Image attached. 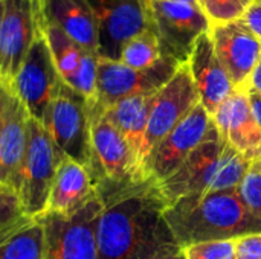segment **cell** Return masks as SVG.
<instances>
[{
  "label": "cell",
  "mask_w": 261,
  "mask_h": 259,
  "mask_svg": "<svg viewBox=\"0 0 261 259\" xmlns=\"http://www.w3.org/2000/svg\"><path fill=\"white\" fill-rule=\"evenodd\" d=\"M102 203L96 227L98 259H156L184 250L153 182L98 183Z\"/></svg>",
  "instance_id": "6da1fadb"
},
{
  "label": "cell",
  "mask_w": 261,
  "mask_h": 259,
  "mask_svg": "<svg viewBox=\"0 0 261 259\" xmlns=\"http://www.w3.org/2000/svg\"><path fill=\"white\" fill-rule=\"evenodd\" d=\"M164 215L182 249L261 234V220L243 205L239 188L184 197Z\"/></svg>",
  "instance_id": "7a4b0ae2"
},
{
  "label": "cell",
  "mask_w": 261,
  "mask_h": 259,
  "mask_svg": "<svg viewBox=\"0 0 261 259\" xmlns=\"http://www.w3.org/2000/svg\"><path fill=\"white\" fill-rule=\"evenodd\" d=\"M251 163L220 136L200 143L167 180L156 185L167 209L184 197L239 188Z\"/></svg>",
  "instance_id": "3957f363"
},
{
  "label": "cell",
  "mask_w": 261,
  "mask_h": 259,
  "mask_svg": "<svg viewBox=\"0 0 261 259\" xmlns=\"http://www.w3.org/2000/svg\"><path fill=\"white\" fill-rule=\"evenodd\" d=\"M147 29L156 37L161 56L187 64L200 35L211 29V23L199 5L170 0H144Z\"/></svg>",
  "instance_id": "277c9868"
},
{
  "label": "cell",
  "mask_w": 261,
  "mask_h": 259,
  "mask_svg": "<svg viewBox=\"0 0 261 259\" xmlns=\"http://www.w3.org/2000/svg\"><path fill=\"white\" fill-rule=\"evenodd\" d=\"M63 159L46 127L29 118L28 145L17 188L26 217L38 218L46 214L50 188Z\"/></svg>",
  "instance_id": "5b68a950"
},
{
  "label": "cell",
  "mask_w": 261,
  "mask_h": 259,
  "mask_svg": "<svg viewBox=\"0 0 261 259\" xmlns=\"http://www.w3.org/2000/svg\"><path fill=\"white\" fill-rule=\"evenodd\" d=\"M102 203L95 195L75 214L46 212L40 217L44 231L43 259H98L96 227Z\"/></svg>",
  "instance_id": "8992f818"
},
{
  "label": "cell",
  "mask_w": 261,
  "mask_h": 259,
  "mask_svg": "<svg viewBox=\"0 0 261 259\" xmlns=\"http://www.w3.org/2000/svg\"><path fill=\"white\" fill-rule=\"evenodd\" d=\"M213 118L199 102L148 154L144 166L145 182L154 185L171 177L188 156L205 140L217 136Z\"/></svg>",
  "instance_id": "52a82bcc"
},
{
  "label": "cell",
  "mask_w": 261,
  "mask_h": 259,
  "mask_svg": "<svg viewBox=\"0 0 261 259\" xmlns=\"http://www.w3.org/2000/svg\"><path fill=\"white\" fill-rule=\"evenodd\" d=\"M90 107L92 101L63 82L43 124L63 156L87 169L92 160Z\"/></svg>",
  "instance_id": "ba28073f"
},
{
  "label": "cell",
  "mask_w": 261,
  "mask_h": 259,
  "mask_svg": "<svg viewBox=\"0 0 261 259\" xmlns=\"http://www.w3.org/2000/svg\"><path fill=\"white\" fill-rule=\"evenodd\" d=\"M92 160L89 172L93 186L98 183H142L136 159L122 134L106 119L101 107L92 101L90 107Z\"/></svg>",
  "instance_id": "9c48e42d"
},
{
  "label": "cell",
  "mask_w": 261,
  "mask_h": 259,
  "mask_svg": "<svg viewBox=\"0 0 261 259\" xmlns=\"http://www.w3.org/2000/svg\"><path fill=\"white\" fill-rule=\"evenodd\" d=\"M61 84L63 79L57 72L47 41L41 32L31 46L9 89L24 105L28 114L44 124Z\"/></svg>",
  "instance_id": "30bf717a"
},
{
  "label": "cell",
  "mask_w": 261,
  "mask_h": 259,
  "mask_svg": "<svg viewBox=\"0 0 261 259\" xmlns=\"http://www.w3.org/2000/svg\"><path fill=\"white\" fill-rule=\"evenodd\" d=\"M179 67L177 61L165 56L142 70L132 69L121 61L99 60L95 102L101 107H109L125 98L154 95L174 76Z\"/></svg>",
  "instance_id": "8fae6325"
},
{
  "label": "cell",
  "mask_w": 261,
  "mask_h": 259,
  "mask_svg": "<svg viewBox=\"0 0 261 259\" xmlns=\"http://www.w3.org/2000/svg\"><path fill=\"white\" fill-rule=\"evenodd\" d=\"M43 32L40 0H3L0 27V81L8 87L35 38Z\"/></svg>",
  "instance_id": "7c38bea8"
},
{
  "label": "cell",
  "mask_w": 261,
  "mask_h": 259,
  "mask_svg": "<svg viewBox=\"0 0 261 259\" xmlns=\"http://www.w3.org/2000/svg\"><path fill=\"white\" fill-rule=\"evenodd\" d=\"M200 102L197 89L191 78L188 64L179 67L174 76L151 96L147 131L144 137L141 168L144 166L151 150ZM145 182V179H144Z\"/></svg>",
  "instance_id": "4fadbf2b"
},
{
  "label": "cell",
  "mask_w": 261,
  "mask_h": 259,
  "mask_svg": "<svg viewBox=\"0 0 261 259\" xmlns=\"http://www.w3.org/2000/svg\"><path fill=\"white\" fill-rule=\"evenodd\" d=\"M98 29V58L119 61L122 47L147 31L144 0H87Z\"/></svg>",
  "instance_id": "5bb4252c"
},
{
  "label": "cell",
  "mask_w": 261,
  "mask_h": 259,
  "mask_svg": "<svg viewBox=\"0 0 261 259\" xmlns=\"http://www.w3.org/2000/svg\"><path fill=\"white\" fill-rule=\"evenodd\" d=\"M210 34L217 58L228 72L234 89L248 92L251 75L261 60V41L242 18L213 24Z\"/></svg>",
  "instance_id": "9a60e30c"
},
{
  "label": "cell",
  "mask_w": 261,
  "mask_h": 259,
  "mask_svg": "<svg viewBox=\"0 0 261 259\" xmlns=\"http://www.w3.org/2000/svg\"><path fill=\"white\" fill-rule=\"evenodd\" d=\"M43 35L47 41L54 64L64 84L81 93L89 101L96 99V72L98 55L83 49L69 38L61 29L44 23Z\"/></svg>",
  "instance_id": "2e32d148"
},
{
  "label": "cell",
  "mask_w": 261,
  "mask_h": 259,
  "mask_svg": "<svg viewBox=\"0 0 261 259\" xmlns=\"http://www.w3.org/2000/svg\"><path fill=\"white\" fill-rule=\"evenodd\" d=\"M211 118L222 140L251 165L260 162L261 128L252 114L248 92L234 90Z\"/></svg>",
  "instance_id": "e0dca14e"
},
{
  "label": "cell",
  "mask_w": 261,
  "mask_h": 259,
  "mask_svg": "<svg viewBox=\"0 0 261 259\" xmlns=\"http://www.w3.org/2000/svg\"><path fill=\"white\" fill-rule=\"evenodd\" d=\"M187 64L197 89L200 104L210 116H213L236 89L228 72L217 58L210 31L197 38Z\"/></svg>",
  "instance_id": "ac0fdd59"
},
{
  "label": "cell",
  "mask_w": 261,
  "mask_h": 259,
  "mask_svg": "<svg viewBox=\"0 0 261 259\" xmlns=\"http://www.w3.org/2000/svg\"><path fill=\"white\" fill-rule=\"evenodd\" d=\"M12 92V90H11ZM29 114L20 99L11 93L0 134V183L17 192L18 177L28 145Z\"/></svg>",
  "instance_id": "d6986e66"
},
{
  "label": "cell",
  "mask_w": 261,
  "mask_h": 259,
  "mask_svg": "<svg viewBox=\"0 0 261 259\" xmlns=\"http://www.w3.org/2000/svg\"><path fill=\"white\" fill-rule=\"evenodd\" d=\"M43 20L61 29L83 49L98 55V29L87 0H40Z\"/></svg>",
  "instance_id": "ffe728a7"
},
{
  "label": "cell",
  "mask_w": 261,
  "mask_h": 259,
  "mask_svg": "<svg viewBox=\"0 0 261 259\" xmlns=\"http://www.w3.org/2000/svg\"><path fill=\"white\" fill-rule=\"evenodd\" d=\"M95 192L89 169L81 163L64 157L57 169L46 212L72 215L81 209Z\"/></svg>",
  "instance_id": "44dd1931"
},
{
  "label": "cell",
  "mask_w": 261,
  "mask_h": 259,
  "mask_svg": "<svg viewBox=\"0 0 261 259\" xmlns=\"http://www.w3.org/2000/svg\"><path fill=\"white\" fill-rule=\"evenodd\" d=\"M151 96L153 95L132 96V98L121 99L109 107L99 105L106 119L122 134V137L128 143L136 159V165H138L142 182H144V177H142V168H141V157H142L144 137L147 131Z\"/></svg>",
  "instance_id": "7402d4cb"
},
{
  "label": "cell",
  "mask_w": 261,
  "mask_h": 259,
  "mask_svg": "<svg viewBox=\"0 0 261 259\" xmlns=\"http://www.w3.org/2000/svg\"><path fill=\"white\" fill-rule=\"evenodd\" d=\"M44 231L38 218L26 217L0 232V259H43Z\"/></svg>",
  "instance_id": "603a6c76"
},
{
  "label": "cell",
  "mask_w": 261,
  "mask_h": 259,
  "mask_svg": "<svg viewBox=\"0 0 261 259\" xmlns=\"http://www.w3.org/2000/svg\"><path fill=\"white\" fill-rule=\"evenodd\" d=\"M161 50L156 37L151 34V31H144L142 34L133 37L121 52L119 61L132 69H147L156 64L161 60Z\"/></svg>",
  "instance_id": "cb8c5ba5"
},
{
  "label": "cell",
  "mask_w": 261,
  "mask_h": 259,
  "mask_svg": "<svg viewBox=\"0 0 261 259\" xmlns=\"http://www.w3.org/2000/svg\"><path fill=\"white\" fill-rule=\"evenodd\" d=\"M199 5L213 26L242 18L252 0H199Z\"/></svg>",
  "instance_id": "d4e9b609"
},
{
  "label": "cell",
  "mask_w": 261,
  "mask_h": 259,
  "mask_svg": "<svg viewBox=\"0 0 261 259\" xmlns=\"http://www.w3.org/2000/svg\"><path fill=\"white\" fill-rule=\"evenodd\" d=\"M187 259H237V240L208 241L184 249Z\"/></svg>",
  "instance_id": "484cf974"
},
{
  "label": "cell",
  "mask_w": 261,
  "mask_h": 259,
  "mask_svg": "<svg viewBox=\"0 0 261 259\" xmlns=\"http://www.w3.org/2000/svg\"><path fill=\"white\" fill-rule=\"evenodd\" d=\"M239 194L249 212L261 220V168L257 163H252L243 177L239 185Z\"/></svg>",
  "instance_id": "4316f807"
},
{
  "label": "cell",
  "mask_w": 261,
  "mask_h": 259,
  "mask_svg": "<svg viewBox=\"0 0 261 259\" xmlns=\"http://www.w3.org/2000/svg\"><path fill=\"white\" fill-rule=\"evenodd\" d=\"M26 218L18 194L0 183V232Z\"/></svg>",
  "instance_id": "83f0119b"
},
{
  "label": "cell",
  "mask_w": 261,
  "mask_h": 259,
  "mask_svg": "<svg viewBox=\"0 0 261 259\" xmlns=\"http://www.w3.org/2000/svg\"><path fill=\"white\" fill-rule=\"evenodd\" d=\"M237 259H261V234L237 240Z\"/></svg>",
  "instance_id": "f1b7e54d"
},
{
  "label": "cell",
  "mask_w": 261,
  "mask_h": 259,
  "mask_svg": "<svg viewBox=\"0 0 261 259\" xmlns=\"http://www.w3.org/2000/svg\"><path fill=\"white\" fill-rule=\"evenodd\" d=\"M242 21L261 41V3H252L242 15Z\"/></svg>",
  "instance_id": "f546056e"
},
{
  "label": "cell",
  "mask_w": 261,
  "mask_h": 259,
  "mask_svg": "<svg viewBox=\"0 0 261 259\" xmlns=\"http://www.w3.org/2000/svg\"><path fill=\"white\" fill-rule=\"evenodd\" d=\"M248 99H249V104H251L252 114H254L258 127L261 128V93L255 92L254 89H248Z\"/></svg>",
  "instance_id": "4dcf8cb0"
},
{
  "label": "cell",
  "mask_w": 261,
  "mask_h": 259,
  "mask_svg": "<svg viewBox=\"0 0 261 259\" xmlns=\"http://www.w3.org/2000/svg\"><path fill=\"white\" fill-rule=\"evenodd\" d=\"M11 89L3 84L2 89H0V134H2V130H3V124H5V116H6V108H8V102H9V98H11Z\"/></svg>",
  "instance_id": "1f68e13d"
},
{
  "label": "cell",
  "mask_w": 261,
  "mask_h": 259,
  "mask_svg": "<svg viewBox=\"0 0 261 259\" xmlns=\"http://www.w3.org/2000/svg\"><path fill=\"white\" fill-rule=\"evenodd\" d=\"M249 89H254L255 92L261 93V60L260 63L257 64L255 70L252 72L251 75V79H249Z\"/></svg>",
  "instance_id": "d6a6232c"
},
{
  "label": "cell",
  "mask_w": 261,
  "mask_h": 259,
  "mask_svg": "<svg viewBox=\"0 0 261 259\" xmlns=\"http://www.w3.org/2000/svg\"><path fill=\"white\" fill-rule=\"evenodd\" d=\"M156 259H187V258H185L184 250H180V252H177V253H173V255H168V256H161V258H156Z\"/></svg>",
  "instance_id": "836d02e7"
},
{
  "label": "cell",
  "mask_w": 261,
  "mask_h": 259,
  "mask_svg": "<svg viewBox=\"0 0 261 259\" xmlns=\"http://www.w3.org/2000/svg\"><path fill=\"white\" fill-rule=\"evenodd\" d=\"M170 2H177V3H188V5H199V0H170ZM200 6V5H199Z\"/></svg>",
  "instance_id": "e575fe53"
},
{
  "label": "cell",
  "mask_w": 261,
  "mask_h": 259,
  "mask_svg": "<svg viewBox=\"0 0 261 259\" xmlns=\"http://www.w3.org/2000/svg\"><path fill=\"white\" fill-rule=\"evenodd\" d=\"M2 15H3V0H0V27H2Z\"/></svg>",
  "instance_id": "d590c367"
},
{
  "label": "cell",
  "mask_w": 261,
  "mask_h": 259,
  "mask_svg": "<svg viewBox=\"0 0 261 259\" xmlns=\"http://www.w3.org/2000/svg\"><path fill=\"white\" fill-rule=\"evenodd\" d=\"M252 3H261V0H252Z\"/></svg>",
  "instance_id": "8d00e7d4"
},
{
  "label": "cell",
  "mask_w": 261,
  "mask_h": 259,
  "mask_svg": "<svg viewBox=\"0 0 261 259\" xmlns=\"http://www.w3.org/2000/svg\"><path fill=\"white\" fill-rule=\"evenodd\" d=\"M257 165H258V166H260V168H261V160H260V162H257Z\"/></svg>",
  "instance_id": "74e56055"
},
{
  "label": "cell",
  "mask_w": 261,
  "mask_h": 259,
  "mask_svg": "<svg viewBox=\"0 0 261 259\" xmlns=\"http://www.w3.org/2000/svg\"><path fill=\"white\" fill-rule=\"evenodd\" d=\"M2 85H3V82H2V81H0V89H2Z\"/></svg>",
  "instance_id": "f35d334b"
}]
</instances>
